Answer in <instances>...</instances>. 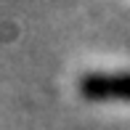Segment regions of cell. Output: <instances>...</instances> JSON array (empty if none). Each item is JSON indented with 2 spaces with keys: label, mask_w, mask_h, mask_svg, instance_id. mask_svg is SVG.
I'll return each mask as SVG.
<instances>
[{
  "label": "cell",
  "mask_w": 130,
  "mask_h": 130,
  "mask_svg": "<svg viewBox=\"0 0 130 130\" xmlns=\"http://www.w3.org/2000/svg\"><path fill=\"white\" fill-rule=\"evenodd\" d=\"M77 90L88 101H130V72H85Z\"/></svg>",
  "instance_id": "obj_1"
}]
</instances>
